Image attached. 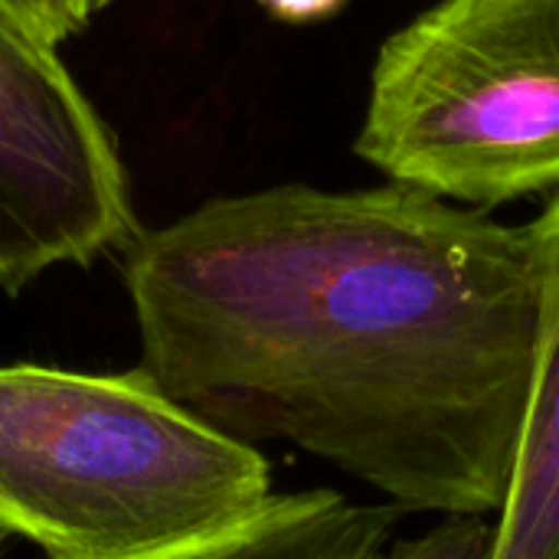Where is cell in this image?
Returning <instances> with one entry per match:
<instances>
[{"label":"cell","instance_id":"1","mask_svg":"<svg viewBox=\"0 0 559 559\" xmlns=\"http://www.w3.org/2000/svg\"><path fill=\"white\" fill-rule=\"evenodd\" d=\"M121 255L138 367L200 419L403 514L501 511L540 331L527 226L390 180L275 183Z\"/></svg>","mask_w":559,"mask_h":559},{"label":"cell","instance_id":"2","mask_svg":"<svg viewBox=\"0 0 559 559\" xmlns=\"http://www.w3.org/2000/svg\"><path fill=\"white\" fill-rule=\"evenodd\" d=\"M272 468L141 367H0V534L46 559H151L259 518Z\"/></svg>","mask_w":559,"mask_h":559},{"label":"cell","instance_id":"3","mask_svg":"<svg viewBox=\"0 0 559 559\" xmlns=\"http://www.w3.org/2000/svg\"><path fill=\"white\" fill-rule=\"evenodd\" d=\"M354 154L498 210L559 193V0H436L383 39Z\"/></svg>","mask_w":559,"mask_h":559},{"label":"cell","instance_id":"4","mask_svg":"<svg viewBox=\"0 0 559 559\" xmlns=\"http://www.w3.org/2000/svg\"><path fill=\"white\" fill-rule=\"evenodd\" d=\"M141 223L111 128L56 52L0 7V288L124 252Z\"/></svg>","mask_w":559,"mask_h":559},{"label":"cell","instance_id":"5","mask_svg":"<svg viewBox=\"0 0 559 559\" xmlns=\"http://www.w3.org/2000/svg\"><path fill=\"white\" fill-rule=\"evenodd\" d=\"M540 269V331L495 559H559V193L527 223Z\"/></svg>","mask_w":559,"mask_h":559},{"label":"cell","instance_id":"6","mask_svg":"<svg viewBox=\"0 0 559 559\" xmlns=\"http://www.w3.org/2000/svg\"><path fill=\"white\" fill-rule=\"evenodd\" d=\"M403 511L357 504L337 491H292L239 531L151 559H370L393 540Z\"/></svg>","mask_w":559,"mask_h":559},{"label":"cell","instance_id":"7","mask_svg":"<svg viewBox=\"0 0 559 559\" xmlns=\"http://www.w3.org/2000/svg\"><path fill=\"white\" fill-rule=\"evenodd\" d=\"M498 524L491 514H442L419 537L390 540L370 559H495Z\"/></svg>","mask_w":559,"mask_h":559},{"label":"cell","instance_id":"8","mask_svg":"<svg viewBox=\"0 0 559 559\" xmlns=\"http://www.w3.org/2000/svg\"><path fill=\"white\" fill-rule=\"evenodd\" d=\"M108 3L111 0H0V7H7L13 16H20L56 46L85 33Z\"/></svg>","mask_w":559,"mask_h":559},{"label":"cell","instance_id":"9","mask_svg":"<svg viewBox=\"0 0 559 559\" xmlns=\"http://www.w3.org/2000/svg\"><path fill=\"white\" fill-rule=\"evenodd\" d=\"M275 20L288 23V26H311V23H324L331 16H337L347 0H259Z\"/></svg>","mask_w":559,"mask_h":559},{"label":"cell","instance_id":"10","mask_svg":"<svg viewBox=\"0 0 559 559\" xmlns=\"http://www.w3.org/2000/svg\"><path fill=\"white\" fill-rule=\"evenodd\" d=\"M0 540H3V534H0ZM0 559H3V550H0Z\"/></svg>","mask_w":559,"mask_h":559}]
</instances>
